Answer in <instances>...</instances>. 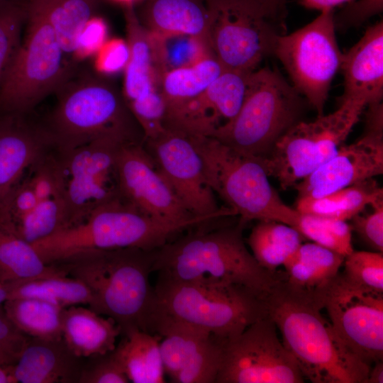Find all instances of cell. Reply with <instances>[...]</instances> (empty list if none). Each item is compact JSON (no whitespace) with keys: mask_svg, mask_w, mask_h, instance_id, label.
<instances>
[{"mask_svg":"<svg viewBox=\"0 0 383 383\" xmlns=\"http://www.w3.org/2000/svg\"><path fill=\"white\" fill-rule=\"evenodd\" d=\"M267 313L304 379L366 383L370 365L355 353L321 314L316 292L294 289L284 277L265 299Z\"/></svg>","mask_w":383,"mask_h":383,"instance_id":"cell-1","label":"cell"},{"mask_svg":"<svg viewBox=\"0 0 383 383\" xmlns=\"http://www.w3.org/2000/svg\"><path fill=\"white\" fill-rule=\"evenodd\" d=\"M154 260L155 250L124 248L82 251L52 265L87 286V306L113 319L121 335L134 329L153 333L157 299L150 276Z\"/></svg>","mask_w":383,"mask_h":383,"instance_id":"cell-2","label":"cell"},{"mask_svg":"<svg viewBox=\"0 0 383 383\" xmlns=\"http://www.w3.org/2000/svg\"><path fill=\"white\" fill-rule=\"evenodd\" d=\"M54 94L56 103L43 122L56 149L70 150L101 138L143 143L122 91L106 78L76 66Z\"/></svg>","mask_w":383,"mask_h":383,"instance_id":"cell-3","label":"cell"},{"mask_svg":"<svg viewBox=\"0 0 383 383\" xmlns=\"http://www.w3.org/2000/svg\"><path fill=\"white\" fill-rule=\"evenodd\" d=\"M244 226L189 233L155 250L153 272L179 280L211 279L241 286L265 299L284 277L263 268L246 247Z\"/></svg>","mask_w":383,"mask_h":383,"instance_id":"cell-4","label":"cell"},{"mask_svg":"<svg viewBox=\"0 0 383 383\" xmlns=\"http://www.w3.org/2000/svg\"><path fill=\"white\" fill-rule=\"evenodd\" d=\"M199 222L196 217L176 223L160 221L118 197L95 209L79 224L31 245L46 265L89 250L136 248L152 251Z\"/></svg>","mask_w":383,"mask_h":383,"instance_id":"cell-5","label":"cell"},{"mask_svg":"<svg viewBox=\"0 0 383 383\" xmlns=\"http://www.w3.org/2000/svg\"><path fill=\"white\" fill-rule=\"evenodd\" d=\"M154 323L167 318L227 340L267 315L265 300L248 289L221 280H179L157 274ZM153 323V326H154Z\"/></svg>","mask_w":383,"mask_h":383,"instance_id":"cell-6","label":"cell"},{"mask_svg":"<svg viewBox=\"0 0 383 383\" xmlns=\"http://www.w3.org/2000/svg\"><path fill=\"white\" fill-rule=\"evenodd\" d=\"M188 135L201 155L209 187L240 216V224L275 221L296 227L300 213L270 184L262 157L236 151L212 137Z\"/></svg>","mask_w":383,"mask_h":383,"instance_id":"cell-7","label":"cell"},{"mask_svg":"<svg viewBox=\"0 0 383 383\" xmlns=\"http://www.w3.org/2000/svg\"><path fill=\"white\" fill-rule=\"evenodd\" d=\"M302 97L276 70H256L236 116L210 137L243 154L265 157L299 121Z\"/></svg>","mask_w":383,"mask_h":383,"instance_id":"cell-8","label":"cell"},{"mask_svg":"<svg viewBox=\"0 0 383 383\" xmlns=\"http://www.w3.org/2000/svg\"><path fill=\"white\" fill-rule=\"evenodd\" d=\"M26 3L21 42L0 87V114L33 113L77 65L65 56L47 18Z\"/></svg>","mask_w":383,"mask_h":383,"instance_id":"cell-9","label":"cell"},{"mask_svg":"<svg viewBox=\"0 0 383 383\" xmlns=\"http://www.w3.org/2000/svg\"><path fill=\"white\" fill-rule=\"evenodd\" d=\"M334 112L311 122L299 121L287 131L263 158L270 176L282 189L294 187L331 158L343 145L366 108L365 103L345 100Z\"/></svg>","mask_w":383,"mask_h":383,"instance_id":"cell-10","label":"cell"},{"mask_svg":"<svg viewBox=\"0 0 383 383\" xmlns=\"http://www.w3.org/2000/svg\"><path fill=\"white\" fill-rule=\"evenodd\" d=\"M333 15V10L322 11L304 27L288 35L279 34L273 50L292 86L318 116L323 114L331 82L343 56L335 37Z\"/></svg>","mask_w":383,"mask_h":383,"instance_id":"cell-11","label":"cell"},{"mask_svg":"<svg viewBox=\"0 0 383 383\" xmlns=\"http://www.w3.org/2000/svg\"><path fill=\"white\" fill-rule=\"evenodd\" d=\"M210 11L209 46L224 70L252 72L273 54L275 19L257 0H206Z\"/></svg>","mask_w":383,"mask_h":383,"instance_id":"cell-12","label":"cell"},{"mask_svg":"<svg viewBox=\"0 0 383 383\" xmlns=\"http://www.w3.org/2000/svg\"><path fill=\"white\" fill-rule=\"evenodd\" d=\"M123 144L101 138L70 150L55 148L66 228L79 224L101 205L121 197L116 160Z\"/></svg>","mask_w":383,"mask_h":383,"instance_id":"cell-13","label":"cell"},{"mask_svg":"<svg viewBox=\"0 0 383 383\" xmlns=\"http://www.w3.org/2000/svg\"><path fill=\"white\" fill-rule=\"evenodd\" d=\"M268 316L225 340L216 383H302L295 360L279 339Z\"/></svg>","mask_w":383,"mask_h":383,"instance_id":"cell-14","label":"cell"},{"mask_svg":"<svg viewBox=\"0 0 383 383\" xmlns=\"http://www.w3.org/2000/svg\"><path fill=\"white\" fill-rule=\"evenodd\" d=\"M343 341L370 365L383 357V293L357 285L338 273L316 292Z\"/></svg>","mask_w":383,"mask_h":383,"instance_id":"cell-15","label":"cell"},{"mask_svg":"<svg viewBox=\"0 0 383 383\" xmlns=\"http://www.w3.org/2000/svg\"><path fill=\"white\" fill-rule=\"evenodd\" d=\"M143 144L190 213L195 216L235 215L231 209L218 206L207 182L201 155L188 134L164 128Z\"/></svg>","mask_w":383,"mask_h":383,"instance_id":"cell-16","label":"cell"},{"mask_svg":"<svg viewBox=\"0 0 383 383\" xmlns=\"http://www.w3.org/2000/svg\"><path fill=\"white\" fill-rule=\"evenodd\" d=\"M116 166L121 197L141 212L170 223L195 217L181 203L143 143L122 145Z\"/></svg>","mask_w":383,"mask_h":383,"instance_id":"cell-17","label":"cell"},{"mask_svg":"<svg viewBox=\"0 0 383 383\" xmlns=\"http://www.w3.org/2000/svg\"><path fill=\"white\" fill-rule=\"evenodd\" d=\"M153 333L162 337L160 350L165 374L175 383H216L223 340L189 325L158 318Z\"/></svg>","mask_w":383,"mask_h":383,"instance_id":"cell-18","label":"cell"},{"mask_svg":"<svg viewBox=\"0 0 383 383\" xmlns=\"http://www.w3.org/2000/svg\"><path fill=\"white\" fill-rule=\"evenodd\" d=\"M252 72L224 70L197 97L166 108L164 127L189 135L211 136L239 111Z\"/></svg>","mask_w":383,"mask_h":383,"instance_id":"cell-19","label":"cell"},{"mask_svg":"<svg viewBox=\"0 0 383 383\" xmlns=\"http://www.w3.org/2000/svg\"><path fill=\"white\" fill-rule=\"evenodd\" d=\"M382 173L383 136L362 134L294 187L299 197H320Z\"/></svg>","mask_w":383,"mask_h":383,"instance_id":"cell-20","label":"cell"},{"mask_svg":"<svg viewBox=\"0 0 383 383\" xmlns=\"http://www.w3.org/2000/svg\"><path fill=\"white\" fill-rule=\"evenodd\" d=\"M33 113L0 114V216L27 170L55 148Z\"/></svg>","mask_w":383,"mask_h":383,"instance_id":"cell-21","label":"cell"},{"mask_svg":"<svg viewBox=\"0 0 383 383\" xmlns=\"http://www.w3.org/2000/svg\"><path fill=\"white\" fill-rule=\"evenodd\" d=\"M340 70L344 77V90L339 103L357 100L367 106L382 101V21L369 27L359 41L343 53Z\"/></svg>","mask_w":383,"mask_h":383,"instance_id":"cell-22","label":"cell"},{"mask_svg":"<svg viewBox=\"0 0 383 383\" xmlns=\"http://www.w3.org/2000/svg\"><path fill=\"white\" fill-rule=\"evenodd\" d=\"M84 361L62 338H29L13 374L17 383H79Z\"/></svg>","mask_w":383,"mask_h":383,"instance_id":"cell-23","label":"cell"},{"mask_svg":"<svg viewBox=\"0 0 383 383\" xmlns=\"http://www.w3.org/2000/svg\"><path fill=\"white\" fill-rule=\"evenodd\" d=\"M135 13L141 26L151 34L189 35L210 48L211 14L206 0H141Z\"/></svg>","mask_w":383,"mask_h":383,"instance_id":"cell-24","label":"cell"},{"mask_svg":"<svg viewBox=\"0 0 383 383\" xmlns=\"http://www.w3.org/2000/svg\"><path fill=\"white\" fill-rule=\"evenodd\" d=\"M121 329L111 318L82 305L64 309L62 337L77 356L104 354L114 350Z\"/></svg>","mask_w":383,"mask_h":383,"instance_id":"cell-25","label":"cell"},{"mask_svg":"<svg viewBox=\"0 0 383 383\" xmlns=\"http://www.w3.org/2000/svg\"><path fill=\"white\" fill-rule=\"evenodd\" d=\"M125 18L130 57L122 93L128 105L157 88V75L150 35L140 23L132 4L126 6Z\"/></svg>","mask_w":383,"mask_h":383,"instance_id":"cell-26","label":"cell"},{"mask_svg":"<svg viewBox=\"0 0 383 383\" xmlns=\"http://www.w3.org/2000/svg\"><path fill=\"white\" fill-rule=\"evenodd\" d=\"M47 18L68 60L76 64L82 35L96 16L99 0H26Z\"/></svg>","mask_w":383,"mask_h":383,"instance_id":"cell-27","label":"cell"},{"mask_svg":"<svg viewBox=\"0 0 383 383\" xmlns=\"http://www.w3.org/2000/svg\"><path fill=\"white\" fill-rule=\"evenodd\" d=\"M121 335L113 352L129 382H165L160 350L162 337L138 329L131 330Z\"/></svg>","mask_w":383,"mask_h":383,"instance_id":"cell-28","label":"cell"},{"mask_svg":"<svg viewBox=\"0 0 383 383\" xmlns=\"http://www.w3.org/2000/svg\"><path fill=\"white\" fill-rule=\"evenodd\" d=\"M382 201V188L372 178L323 196L299 197L295 209L301 214L347 221Z\"/></svg>","mask_w":383,"mask_h":383,"instance_id":"cell-29","label":"cell"},{"mask_svg":"<svg viewBox=\"0 0 383 383\" xmlns=\"http://www.w3.org/2000/svg\"><path fill=\"white\" fill-rule=\"evenodd\" d=\"M344 258L315 243H302L284 265L286 282L298 289L317 292L339 273Z\"/></svg>","mask_w":383,"mask_h":383,"instance_id":"cell-30","label":"cell"},{"mask_svg":"<svg viewBox=\"0 0 383 383\" xmlns=\"http://www.w3.org/2000/svg\"><path fill=\"white\" fill-rule=\"evenodd\" d=\"M65 274L59 267L46 265L31 243L0 223V282L32 280Z\"/></svg>","mask_w":383,"mask_h":383,"instance_id":"cell-31","label":"cell"},{"mask_svg":"<svg viewBox=\"0 0 383 383\" xmlns=\"http://www.w3.org/2000/svg\"><path fill=\"white\" fill-rule=\"evenodd\" d=\"M213 55L196 63L168 71L157 80V88L163 95L166 108L183 104L202 94L223 72Z\"/></svg>","mask_w":383,"mask_h":383,"instance_id":"cell-32","label":"cell"},{"mask_svg":"<svg viewBox=\"0 0 383 383\" xmlns=\"http://www.w3.org/2000/svg\"><path fill=\"white\" fill-rule=\"evenodd\" d=\"M304 237L294 227L275 221H260L252 229L248 243L257 262L275 272L293 256Z\"/></svg>","mask_w":383,"mask_h":383,"instance_id":"cell-33","label":"cell"},{"mask_svg":"<svg viewBox=\"0 0 383 383\" xmlns=\"http://www.w3.org/2000/svg\"><path fill=\"white\" fill-rule=\"evenodd\" d=\"M3 309L12 323L30 338H62L64 309L33 298L9 299Z\"/></svg>","mask_w":383,"mask_h":383,"instance_id":"cell-34","label":"cell"},{"mask_svg":"<svg viewBox=\"0 0 383 383\" xmlns=\"http://www.w3.org/2000/svg\"><path fill=\"white\" fill-rule=\"evenodd\" d=\"M18 298L37 299L66 309L76 305L88 306L91 294L80 280L60 274L14 282L8 299Z\"/></svg>","mask_w":383,"mask_h":383,"instance_id":"cell-35","label":"cell"},{"mask_svg":"<svg viewBox=\"0 0 383 383\" xmlns=\"http://www.w3.org/2000/svg\"><path fill=\"white\" fill-rule=\"evenodd\" d=\"M150 35L157 80L168 71L192 65L205 57L213 55L209 47L194 36L181 33Z\"/></svg>","mask_w":383,"mask_h":383,"instance_id":"cell-36","label":"cell"},{"mask_svg":"<svg viewBox=\"0 0 383 383\" xmlns=\"http://www.w3.org/2000/svg\"><path fill=\"white\" fill-rule=\"evenodd\" d=\"M294 228L304 238L343 257L354 250L352 228L347 221L300 213Z\"/></svg>","mask_w":383,"mask_h":383,"instance_id":"cell-37","label":"cell"},{"mask_svg":"<svg viewBox=\"0 0 383 383\" xmlns=\"http://www.w3.org/2000/svg\"><path fill=\"white\" fill-rule=\"evenodd\" d=\"M26 16V3L23 0L0 5V87L20 46Z\"/></svg>","mask_w":383,"mask_h":383,"instance_id":"cell-38","label":"cell"},{"mask_svg":"<svg viewBox=\"0 0 383 383\" xmlns=\"http://www.w3.org/2000/svg\"><path fill=\"white\" fill-rule=\"evenodd\" d=\"M348 279L367 289L383 293V254L377 251H355L345 257Z\"/></svg>","mask_w":383,"mask_h":383,"instance_id":"cell-39","label":"cell"},{"mask_svg":"<svg viewBox=\"0 0 383 383\" xmlns=\"http://www.w3.org/2000/svg\"><path fill=\"white\" fill-rule=\"evenodd\" d=\"M130 382L113 350L84 358L79 383Z\"/></svg>","mask_w":383,"mask_h":383,"instance_id":"cell-40","label":"cell"},{"mask_svg":"<svg viewBox=\"0 0 383 383\" xmlns=\"http://www.w3.org/2000/svg\"><path fill=\"white\" fill-rule=\"evenodd\" d=\"M29 338L8 318L2 306L0 308V365H16Z\"/></svg>","mask_w":383,"mask_h":383,"instance_id":"cell-41","label":"cell"},{"mask_svg":"<svg viewBox=\"0 0 383 383\" xmlns=\"http://www.w3.org/2000/svg\"><path fill=\"white\" fill-rule=\"evenodd\" d=\"M372 211L364 216L360 213L351 220L352 230L372 249L383 252V201L373 206Z\"/></svg>","mask_w":383,"mask_h":383,"instance_id":"cell-42","label":"cell"},{"mask_svg":"<svg viewBox=\"0 0 383 383\" xmlns=\"http://www.w3.org/2000/svg\"><path fill=\"white\" fill-rule=\"evenodd\" d=\"M383 10V0H358L349 2L340 12L333 15L335 27L346 29L357 26Z\"/></svg>","mask_w":383,"mask_h":383,"instance_id":"cell-43","label":"cell"},{"mask_svg":"<svg viewBox=\"0 0 383 383\" xmlns=\"http://www.w3.org/2000/svg\"><path fill=\"white\" fill-rule=\"evenodd\" d=\"M130 57L127 42L115 40L105 45L99 58L100 70L113 73L125 69Z\"/></svg>","mask_w":383,"mask_h":383,"instance_id":"cell-44","label":"cell"},{"mask_svg":"<svg viewBox=\"0 0 383 383\" xmlns=\"http://www.w3.org/2000/svg\"><path fill=\"white\" fill-rule=\"evenodd\" d=\"M106 35L104 21L96 17L85 28L80 40L79 57L98 50L103 44Z\"/></svg>","mask_w":383,"mask_h":383,"instance_id":"cell-45","label":"cell"},{"mask_svg":"<svg viewBox=\"0 0 383 383\" xmlns=\"http://www.w3.org/2000/svg\"><path fill=\"white\" fill-rule=\"evenodd\" d=\"M364 134L383 136L382 102L373 103L366 106Z\"/></svg>","mask_w":383,"mask_h":383,"instance_id":"cell-46","label":"cell"},{"mask_svg":"<svg viewBox=\"0 0 383 383\" xmlns=\"http://www.w3.org/2000/svg\"><path fill=\"white\" fill-rule=\"evenodd\" d=\"M352 0H300L301 4L306 9L318 10H333L335 6Z\"/></svg>","mask_w":383,"mask_h":383,"instance_id":"cell-47","label":"cell"},{"mask_svg":"<svg viewBox=\"0 0 383 383\" xmlns=\"http://www.w3.org/2000/svg\"><path fill=\"white\" fill-rule=\"evenodd\" d=\"M270 16L275 20L283 14L284 5L287 0H257Z\"/></svg>","mask_w":383,"mask_h":383,"instance_id":"cell-48","label":"cell"},{"mask_svg":"<svg viewBox=\"0 0 383 383\" xmlns=\"http://www.w3.org/2000/svg\"><path fill=\"white\" fill-rule=\"evenodd\" d=\"M383 382V364L382 361L375 362L373 368H370L366 383H382Z\"/></svg>","mask_w":383,"mask_h":383,"instance_id":"cell-49","label":"cell"},{"mask_svg":"<svg viewBox=\"0 0 383 383\" xmlns=\"http://www.w3.org/2000/svg\"><path fill=\"white\" fill-rule=\"evenodd\" d=\"M0 383H17L13 374V366L0 365Z\"/></svg>","mask_w":383,"mask_h":383,"instance_id":"cell-50","label":"cell"},{"mask_svg":"<svg viewBox=\"0 0 383 383\" xmlns=\"http://www.w3.org/2000/svg\"><path fill=\"white\" fill-rule=\"evenodd\" d=\"M13 283L14 282H0V308L3 306L4 301L8 299Z\"/></svg>","mask_w":383,"mask_h":383,"instance_id":"cell-51","label":"cell"},{"mask_svg":"<svg viewBox=\"0 0 383 383\" xmlns=\"http://www.w3.org/2000/svg\"><path fill=\"white\" fill-rule=\"evenodd\" d=\"M121 1H125L128 4H131L132 2H133L134 0H121Z\"/></svg>","mask_w":383,"mask_h":383,"instance_id":"cell-52","label":"cell"},{"mask_svg":"<svg viewBox=\"0 0 383 383\" xmlns=\"http://www.w3.org/2000/svg\"><path fill=\"white\" fill-rule=\"evenodd\" d=\"M11 0H0V5Z\"/></svg>","mask_w":383,"mask_h":383,"instance_id":"cell-53","label":"cell"}]
</instances>
